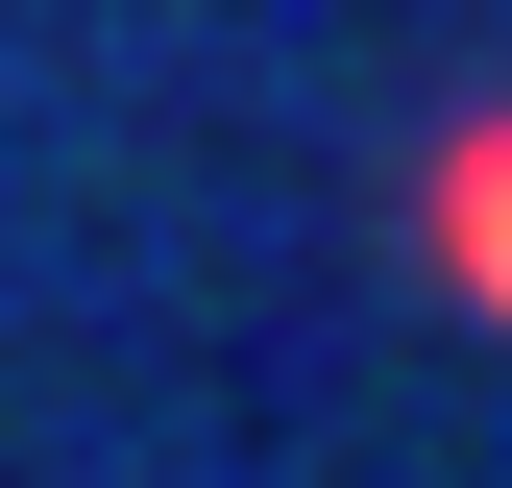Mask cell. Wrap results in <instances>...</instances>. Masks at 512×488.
<instances>
[{"label": "cell", "instance_id": "cell-1", "mask_svg": "<svg viewBox=\"0 0 512 488\" xmlns=\"http://www.w3.org/2000/svg\"><path fill=\"white\" fill-rule=\"evenodd\" d=\"M415 244H439V293L512 342V98H464V122H439V171H415Z\"/></svg>", "mask_w": 512, "mask_h": 488}]
</instances>
